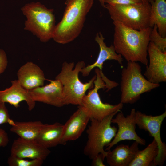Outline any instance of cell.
Returning a JSON list of instances; mask_svg holds the SVG:
<instances>
[{
    "label": "cell",
    "instance_id": "6da1fadb",
    "mask_svg": "<svg viewBox=\"0 0 166 166\" xmlns=\"http://www.w3.org/2000/svg\"><path fill=\"white\" fill-rule=\"evenodd\" d=\"M113 46L116 52L127 61H139L148 65V49L152 28L138 30L113 22Z\"/></svg>",
    "mask_w": 166,
    "mask_h": 166
},
{
    "label": "cell",
    "instance_id": "7a4b0ae2",
    "mask_svg": "<svg viewBox=\"0 0 166 166\" xmlns=\"http://www.w3.org/2000/svg\"><path fill=\"white\" fill-rule=\"evenodd\" d=\"M93 3V0H66L62 18L56 25L52 39L57 43L65 44L76 38Z\"/></svg>",
    "mask_w": 166,
    "mask_h": 166
},
{
    "label": "cell",
    "instance_id": "3957f363",
    "mask_svg": "<svg viewBox=\"0 0 166 166\" xmlns=\"http://www.w3.org/2000/svg\"><path fill=\"white\" fill-rule=\"evenodd\" d=\"M85 66V64L83 61H78L75 66L74 62L65 61L62 64L61 71L55 79L59 80L63 85L65 105H81L83 98L87 91L93 88L96 75L85 83L79 79V73Z\"/></svg>",
    "mask_w": 166,
    "mask_h": 166
},
{
    "label": "cell",
    "instance_id": "277c9868",
    "mask_svg": "<svg viewBox=\"0 0 166 166\" xmlns=\"http://www.w3.org/2000/svg\"><path fill=\"white\" fill-rule=\"evenodd\" d=\"M21 10L26 19L24 29L46 42L53 38L56 24L53 9H49L39 2L26 4Z\"/></svg>",
    "mask_w": 166,
    "mask_h": 166
},
{
    "label": "cell",
    "instance_id": "5b68a950",
    "mask_svg": "<svg viewBox=\"0 0 166 166\" xmlns=\"http://www.w3.org/2000/svg\"><path fill=\"white\" fill-rule=\"evenodd\" d=\"M140 65L137 62L128 61L121 71L120 83V102L132 104L136 102L142 94L158 87L160 84L152 83L142 75Z\"/></svg>",
    "mask_w": 166,
    "mask_h": 166
},
{
    "label": "cell",
    "instance_id": "8992f818",
    "mask_svg": "<svg viewBox=\"0 0 166 166\" xmlns=\"http://www.w3.org/2000/svg\"><path fill=\"white\" fill-rule=\"evenodd\" d=\"M105 8L113 22L138 30L150 27L151 5L148 2L142 1L128 5L106 4Z\"/></svg>",
    "mask_w": 166,
    "mask_h": 166
},
{
    "label": "cell",
    "instance_id": "52a82bcc",
    "mask_svg": "<svg viewBox=\"0 0 166 166\" xmlns=\"http://www.w3.org/2000/svg\"><path fill=\"white\" fill-rule=\"evenodd\" d=\"M118 112H115L101 120L92 119L86 131L87 140L84 148L85 155L92 159L97 154L102 153L105 156L104 150L115 136L117 127L112 126L111 120Z\"/></svg>",
    "mask_w": 166,
    "mask_h": 166
},
{
    "label": "cell",
    "instance_id": "ba28073f",
    "mask_svg": "<svg viewBox=\"0 0 166 166\" xmlns=\"http://www.w3.org/2000/svg\"><path fill=\"white\" fill-rule=\"evenodd\" d=\"M96 78L94 81V86L89 89L83 97L82 106L92 119L101 120L116 112H119L122 109L123 104L120 102L116 105H111L102 102L98 93L101 89L106 88V85L103 80L99 69H95Z\"/></svg>",
    "mask_w": 166,
    "mask_h": 166
},
{
    "label": "cell",
    "instance_id": "9c48e42d",
    "mask_svg": "<svg viewBox=\"0 0 166 166\" xmlns=\"http://www.w3.org/2000/svg\"><path fill=\"white\" fill-rule=\"evenodd\" d=\"M166 117V110L160 115L154 116L147 115L138 111L136 112V124L140 129L148 132L157 143L158 153L154 166L163 165L166 158V145L162 142L160 135L161 126Z\"/></svg>",
    "mask_w": 166,
    "mask_h": 166
},
{
    "label": "cell",
    "instance_id": "30bf717a",
    "mask_svg": "<svg viewBox=\"0 0 166 166\" xmlns=\"http://www.w3.org/2000/svg\"><path fill=\"white\" fill-rule=\"evenodd\" d=\"M136 112L135 109H132L129 114L125 117L120 111L112 119L111 123L117 124L118 129L113 139L106 147V150H110L119 142L124 140H134L141 145L146 144L145 140L139 136L136 131Z\"/></svg>",
    "mask_w": 166,
    "mask_h": 166
},
{
    "label": "cell",
    "instance_id": "8fae6325",
    "mask_svg": "<svg viewBox=\"0 0 166 166\" xmlns=\"http://www.w3.org/2000/svg\"><path fill=\"white\" fill-rule=\"evenodd\" d=\"M149 63L144 74L150 82L155 84L166 81V52H163L152 42L148 49Z\"/></svg>",
    "mask_w": 166,
    "mask_h": 166
},
{
    "label": "cell",
    "instance_id": "7c38bea8",
    "mask_svg": "<svg viewBox=\"0 0 166 166\" xmlns=\"http://www.w3.org/2000/svg\"><path fill=\"white\" fill-rule=\"evenodd\" d=\"M50 83L29 90L31 98L58 107L64 106L63 85L58 80H48Z\"/></svg>",
    "mask_w": 166,
    "mask_h": 166
},
{
    "label": "cell",
    "instance_id": "4fadbf2b",
    "mask_svg": "<svg viewBox=\"0 0 166 166\" xmlns=\"http://www.w3.org/2000/svg\"><path fill=\"white\" fill-rule=\"evenodd\" d=\"M90 118L81 105L70 117L63 125L61 144L76 140L81 135L85 129Z\"/></svg>",
    "mask_w": 166,
    "mask_h": 166
},
{
    "label": "cell",
    "instance_id": "5bb4252c",
    "mask_svg": "<svg viewBox=\"0 0 166 166\" xmlns=\"http://www.w3.org/2000/svg\"><path fill=\"white\" fill-rule=\"evenodd\" d=\"M45 148L35 141L25 140L20 137L14 140L10 150V156L22 158L39 159L45 160L50 153Z\"/></svg>",
    "mask_w": 166,
    "mask_h": 166
},
{
    "label": "cell",
    "instance_id": "9a60e30c",
    "mask_svg": "<svg viewBox=\"0 0 166 166\" xmlns=\"http://www.w3.org/2000/svg\"><path fill=\"white\" fill-rule=\"evenodd\" d=\"M11 82L10 87L0 90V103H7L18 108L20 103L25 101L29 111H31L35 106V102L31 98L29 90L23 88L18 80H12Z\"/></svg>",
    "mask_w": 166,
    "mask_h": 166
},
{
    "label": "cell",
    "instance_id": "2e32d148",
    "mask_svg": "<svg viewBox=\"0 0 166 166\" xmlns=\"http://www.w3.org/2000/svg\"><path fill=\"white\" fill-rule=\"evenodd\" d=\"M95 41L100 48L99 53L96 61L92 64L88 65L83 68L81 72L84 77L89 76L92 70L95 68H98L102 72L104 62L108 60H114L120 64L122 65L123 59L122 56L117 53L113 45L107 46L104 42L105 38L101 32L97 33L95 37Z\"/></svg>",
    "mask_w": 166,
    "mask_h": 166
},
{
    "label": "cell",
    "instance_id": "e0dca14e",
    "mask_svg": "<svg viewBox=\"0 0 166 166\" xmlns=\"http://www.w3.org/2000/svg\"><path fill=\"white\" fill-rule=\"evenodd\" d=\"M17 75L21 85L28 90L44 85L46 80L43 71L37 64L31 61L22 66Z\"/></svg>",
    "mask_w": 166,
    "mask_h": 166
},
{
    "label": "cell",
    "instance_id": "ac0fdd59",
    "mask_svg": "<svg viewBox=\"0 0 166 166\" xmlns=\"http://www.w3.org/2000/svg\"><path fill=\"white\" fill-rule=\"evenodd\" d=\"M139 144L135 141L130 147L120 144L107 150L105 156L107 164L110 166H129L139 149Z\"/></svg>",
    "mask_w": 166,
    "mask_h": 166
},
{
    "label": "cell",
    "instance_id": "d6986e66",
    "mask_svg": "<svg viewBox=\"0 0 166 166\" xmlns=\"http://www.w3.org/2000/svg\"><path fill=\"white\" fill-rule=\"evenodd\" d=\"M63 125L58 122L43 124L35 141L47 148L61 144Z\"/></svg>",
    "mask_w": 166,
    "mask_h": 166
},
{
    "label": "cell",
    "instance_id": "ffe728a7",
    "mask_svg": "<svg viewBox=\"0 0 166 166\" xmlns=\"http://www.w3.org/2000/svg\"><path fill=\"white\" fill-rule=\"evenodd\" d=\"M151 4L150 27L156 25L159 34L166 37V2L165 0H155Z\"/></svg>",
    "mask_w": 166,
    "mask_h": 166
},
{
    "label": "cell",
    "instance_id": "44dd1931",
    "mask_svg": "<svg viewBox=\"0 0 166 166\" xmlns=\"http://www.w3.org/2000/svg\"><path fill=\"white\" fill-rule=\"evenodd\" d=\"M43 124L40 121H14L10 131L22 139L35 141Z\"/></svg>",
    "mask_w": 166,
    "mask_h": 166
},
{
    "label": "cell",
    "instance_id": "7402d4cb",
    "mask_svg": "<svg viewBox=\"0 0 166 166\" xmlns=\"http://www.w3.org/2000/svg\"><path fill=\"white\" fill-rule=\"evenodd\" d=\"M158 153L157 144L153 139L145 149L138 150L129 166H154V162Z\"/></svg>",
    "mask_w": 166,
    "mask_h": 166
},
{
    "label": "cell",
    "instance_id": "603a6c76",
    "mask_svg": "<svg viewBox=\"0 0 166 166\" xmlns=\"http://www.w3.org/2000/svg\"><path fill=\"white\" fill-rule=\"evenodd\" d=\"M44 161L39 159L26 160L24 158L10 156L8 158L7 163L10 166H41L43 164Z\"/></svg>",
    "mask_w": 166,
    "mask_h": 166
},
{
    "label": "cell",
    "instance_id": "cb8c5ba5",
    "mask_svg": "<svg viewBox=\"0 0 166 166\" xmlns=\"http://www.w3.org/2000/svg\"><path fill=\"white\" fill-rule=\"evenodd\" d=\"M149 40L162 52H166V37H163L159 34L156 25L152 28Z\"/></svg>",
    "mask_w": 166,
    "mask_h": 166
},
{
    "label": "cell",
    "instance_id": "d4e9b609",
    "mask_svg": "<svg viewBox=\"0 0 166 166\" xmlns=\"http://www.w3.org/2000/svg\"><path fill=\"white\" fill-rule=\"evenodd\" d=\"M14 121L10 118L9 113L5 103H0V125L8 123L10 125Z\"/></svg>",
    "mask_w": 166,
    "mask_h": 166
},
{
    "label": "cell",
    "instance_id": "484cf974",
    "mask_svg": "<svg viewBox=\"0 0 166 166\" xmlns=\"http://www.w3.org/2000/svg\"><path fill=\"white\" fill-rule=\"evenodd\" d=\"M142 2L141 0H105V3L111 5H128Z\"/></svg>",
    "mask_w": 166,
    "mask_h": 166
},
{
    "label": "cell",
    "instance_id": "4316f807",
    "mask_svg": "<svg viewBox=\"0 0 166 166\" xmlns=\"http://www.w3.org/2000/svg\"><path fill=\"white\" fill-rule=\"evenodd\" d=\"M8 64L7 56L5 52L0 49V75L5 70Z\"/></svg>",
    "mask_w": 166,
    "mask_h": 166
},
{
    "label": "cell",
    "instance_id": "83f0119b",
    "mask_svg": "<svg viewBox=\"0 0 166 166\" xmlns=\"http://www.w3.org/2000/svg\"><path fill=\"white\" fill-rule=\"evenodd\" d=\"M105 156L102 153H100L95 156L92 160L91 165L93 166H105L104 162Z\"/></svg>",
    "mask_w": 166,
    "mask_h": 166
},
{
    "label": "cell",
    "instance_id": "f1b7e54d",
    "mask_svg": "<svg viewBox=\"0 0 166 166\" xmlns=\"http://www.w3.org/2000/svg\"><path fill=\"white\" fill-rule=\"evenodd\" d=\"M9 140L7 133L5 131L0 128V147H5L9 143Z\"/></svg>",
    "mask_w": 166,
    "mask_h": 166
},
{
    "label": "cell",
    "instance_id": "f546056e",
    "mask_svg": "<svg viewBox=\"0 0 166 166\" xmlns=\"http://www.w3.org/2000/svg\"><path fill=\"white\" fill-rule=\"evenodd\" d=\"M102 6L105 8V0H98Z\"/></svg>",
    "mask_w": 166,
    "mask_h": 166
},
{
    "label": "cell",
    "instance_id": "4dcf8cb0",
    "mask_svg": "<svg viewBox=\"0 0 166 166\" xmlns=\"http://www.w3.org/2000/svg\"><path fill=\"white\" fill-rule=\"evenodd\" d=\"M142 1L146 2H149L150 4H151L155 0H141Z\"/></svg>",
    "mask_w": 166,
    "mask_h": 166
}]
</instances>
